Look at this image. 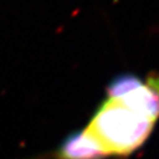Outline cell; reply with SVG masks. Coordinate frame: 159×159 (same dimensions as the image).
Wrapping results in <instances>:
<instances>
[{
	"instance_id": "obj_2",
	"label": "cell",
	"mask_w": 159,
	"mask_h": 159,
	"mask_svg": "<svg viewBox=\"0 0 159 159\" xmlns=\"http://www.w3.org/2000/svg\"><path fill=\"white\" fill-rule=\"evenodd\" d=\"M116 101L156 123L159 119V73L149 74L142 86Z\"/></svg>"
},
{
	"instance_id": "obj_3",
	"label": "cell",
	"mask_w": 159,
	"mask_h": 159,
	"mask_svg": "<svg viewBox=\"0 0 159 159\" xmlns=\"http://www.w3.org/2000/svg\"><path fill=\"white\" fill-rule=\"evenodd\" d=\"M108 155L86 128L69 134L54 152V159H105Z\"/></svg>"
},
{
	"instance_id": "obj_1",
	"label": "cell",
	"mask_w": 159,
	"mask_h": 159,
	"mask_svg": "<svg viewBox=\"0 0 159 159\" xmlns=\"http://www.w3.org/2000/svg\"><path fill=\"white\" fill-rule=\"evenodd\" d=\"M156 123L106 98L97 107L86 129L108 156H128L149 138Z\"/></svg>"
},
{
	"instance_id": "obj_4",
	"label": "cell",
	"mask_w": 159,
	"mask_h": 159,
	"mask_svg": "<svg viewBox=\"0 0 159 159\" xmlns=\"http://www.w3.org/2000/svg\"><path fill=\"white\" fill-rule=\"evenodd\" d=\"M144 84V80L134 73H120L116 75L106 86L107 98L120 99L134 89Z\"/></svg>"
}]
</instances>
